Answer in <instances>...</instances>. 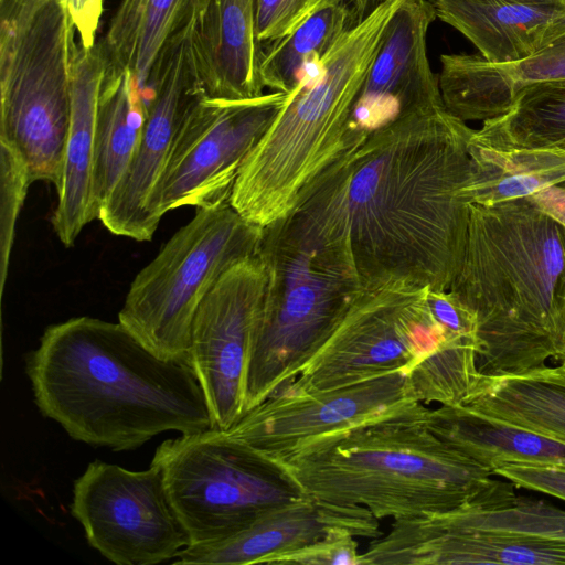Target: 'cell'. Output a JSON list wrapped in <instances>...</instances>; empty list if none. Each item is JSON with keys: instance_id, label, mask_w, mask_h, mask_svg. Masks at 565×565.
Listing matches in <instances>:
<instances>
[{"instance_id": "obj_1", "label": "cell", "mask_w": 565, "mask_h": 565, "mask_svg": "<svg viewBox=\"0 0 565 565\" xmlns=\"http://www.w3.org/2000/svg\"><path fill=\"white\" fill-rule=\"evenodd\" d=\"M473 131L444 103L409 110L371 132L271 226L362 285L403 278L448 290L469 222Z\"/></svg>"}, {"instance_id": "obj_2", "label": "cell", "mask_w": 565, "mask_h": 565, "mask_svg": "<svg viewBox=\"0 0 565 565\" xmlns=\"http://www.w3.org/2000/svg\"><path fill=\"white\" fill-rule=\"evenodd\" d=\"M25 373L40 413L94 447L134 450L164 431L215 428L190 364L157 356L119 321L49 326Z\"/></svg>"}, {"instance_id": "obj_3", "label": "cell", "mask_w": 565, "mask_h": 565, "mask_svg": "<svg viewBox=\"0 0 565 565\" xmlns=\"http://www.w3.org/2000/svg\"><path fill=\"white\" fill-rule=\"evenodd\" d=\"M476 317L479 370L521 375L565 355V224L529 196L470 204L448 289Z\"/></svg>"}, {"instance_id": "obj_4", "label": "cell", "mask_w": 565, "mask_h": 565, "mask_svg": "<svg viewBox=\"0 0 565 565\" xmlns=\"http://www.w3.org/2000/svg\"><path fill=\"white\" fill-rule=\"evenodd\" d=\"M402 1L386 0L353 23L288 94L231 192L230 204L248 223L265 228L288 217L332 166L366 140L352 114Z\"/></svg>"}, {"instance_id": "obj_5", "label": "cell", "mask_w": 565, "mask_h": 565, "mask_svg": "<svg viewBox=\"0 0 565 565\" xmlns=\"http://www.w3.org/2000/svg\"><path fill=\"white\" fill-rule=\"evenodd\" d=\"M428 407H411L321 439L284 465L309 495L362 505L380 519L445 512L484 494L497 479L436 436Z\"/></svg>"}, {"instance_id": "obj_6", "label": "cell", "mask_w": 565, "mask_h": 565, "mask_svg": "<svg viewBox=\"0 0 565 565\" xmlns=\"http://www.w3.org/2000/svg\"><path fill=\"white\" fill-rule=\"evenodd\" d=\"M67 6L0 0V142L24 161L31 182L60 183L77 43Z\"/></svg>"}, {"instance_id": "obj_7", "label": "cell", "mask_w": 565, "mask_h": 565, "mask_svg": "<svg viewBox=\"0 0 565 565\" xmlns=\"http://www.w3.org/2000/svg\"><path fill=\"white\" fill-rule=\"evenodd\" d=\"M259 252L269 282L247 361L245 413L295 381L363 286L328 254L275 226L263 228Z\"/></svg>"}, {"instance_id": "obj_8", "label": "cell", "mask_w": 565, "mask_h": 565, "mask_svg": "<svg viewBox=\"0 0 565 565\" xmlns=\"http://www.w3.org/2000/svg\"><path fill=\"white\" fill-rule=\"evenodd\" d=\"M262 236L230 201L196 209L136 275L118 321L157 356L189 363L201 302L231 266L259 249Z\"/></svg>"}, {"instance_id": "obj_9", "label": "cell", "mask_w": 565, "mask_h": 565, "mask_svg": "<svg viewBox=\"0 0 565 565\" xmlns=\"http://www.w3.org/2000/svg\"><path fill=\"white\" fill-rule=\"evenodd\" d=\"M151 462L190 545L230 537L306 494L282 462L217 428L162 441Z\"/></svg>"}, {"instance_id": "obj_10", "label": "cell", "mask_w": 565, "mask_h": 565, "mask_svg": "<svg viewBox=\"0 0 565 565\" xmlns=\"http://www.w3.org/2000/svg\"><path fill=\"white\" fill-rule=\"evenodd\" d=\"M428 289L403 278L363 285L319 351L279 394H312L406 372L445 333L429 308Z\"/></svg>"}, {"instance_id": "obj_11", "label": "cell", "mask_w": 565, "mask_h": 565, "mask_svg": "<svg viewBox=\"0 0 565 565\" xmlns=\"http://www.w3.org/2000/svg\"><path fill=\"white\" fill-rule=\"evenodd\" d=\"M288 94L270 92L247 99L204 96L178 134L166 169L148 202L156 232L161 217L182 206L230 201L238 171L285 106Z\"/></svg>"}, {"instance_id": "obj_12", "label": "cell", "mask_w": 565, "mask_h": 565, "mask_svg": "<svg viewBox=\"0 0 565 565\" xmlns=\"http://www.w3.org/2000/svg\"><path fill=\"white\" fill-rule=\"evenodd\" d=\"M72 515L88 544L117 565H154L191 544L156 463L132 471L102 460L74 481Z\"/></svg>"}, {"instance_id": "obj_13", "label": "cell", "mask_w": 565, "mask_h": 565, "mask_svg": "<svg viewBox=\"0 0 565 565\" xmlns=\"http://www.w3.org/2000/svg\"><path fill=\"white\" fill-rule=\"evenodd\" d=\"M198 23L174 35L161 50L143 85L147 120L120 181L98 218L114 235L151 241L148 202L171 156L178 134L193 107L206 96L195 45Z\"/></svg>"}, {"instance_id": "obj_14", "label": "cell", "mask_w": 565, "mask_h": 565, "mask_svg": "<svg viewBox=\"0 0 565 565\" xmlns=\"http://www.w3.org/2000/svg\"><path fill=\"white\" fill-rule=\"evenodd\" d=\"M268 282L258 249L221 276L194 316L189 364L217 429L228 430L245 414L247 361Z\"/></svg>"}, {"instance_id": "obj_15", "label": "cell", "mask_w": 565, "mask_h": 565, "mask_svg": "<svg viewBox=\"0 0 565 565\" xmlns=\"http://www.w3.org/2000/svg\"><path fill=\"white\" fill-rule=\"evenodd\" d=\"M415 403L407 392L406 372L399 371L330 391L275 395L225 431L284 463L321 439Z\"/></svg>"}, {"instance_id": "obj_16", "label": "cell", "mask_w": 565, "mask_h": 565, "mask_svg": "<svg viewBox=\"0 0 565 565\" xmlns=\"http://www.w3.org/2000/svg\"><path fill=\"white\" fill-rule=\"evenodd\" d=\"M436 19L431 1H402L355 104L356 130L369 136L409 110L443 103L438 74L427 54V34Z\"/></svg>"}, {"instance_id": "obj_17", "label": "cell", "mask_w": 565, "mask_h": 565, "mask_svg": "<svg viewBox=\"0 0 565 565\" xmlns=\"http://www.w3.org/2000/svg\"><path fill=\"white\" fill-rule=\"evenodd\" d=\"M337 532L372 540L383 535L379 519L365 507L331 503L306 493L267 511L230 537L182 548L173 563L271 564Z\"/></svg>"}, {"instance_id": "obj_18", "label": "cell", "mask_w": 565, "mask_h": 565, "mask_svg": "<svg viewBox=\"0 0 565 565\" xmlns=\"http://www.w3.org/2000/svg\"><path fill=\"white\" fill-rule=\"evenodd\" d=\"M428 564L565 565V543L455 529L423 514L395 520L359 556V565Z\"/></svg>"}, {"instance_id": "obj_19", "label": "cell", "mask_w": 565, "mask_h": 565, "mask_svg": "<svg viewBox=\"0 0 565 565\" xmlns=\"http://www.w3.org/2000/svg\"><path fill=\"white\" fill-rule=\"evenodd\" d=\"M106 70L100 42L93 47L77 43L71 73V115L52 225L61 243L71 247L99 212L95 203L93 172L97 106Z\"/></svg>"}, {"instance_id": "obj_20", "label": "cell", "mask_w": 565, "mask_h": 565, "mask_svg": "<svg viewBox=\"0 0 565 565\" xmlns=\"http://www.w3.org/2000/svg\"><path fill=\"white\" fill-rule=\"evenodd\" d=\"M439 89L446 109L463 121H484L505 114L523 87L565 79V33L537 54L507 64L480 54H443Z\"/></svg>"}, {"instance_id": "obj_21", "label": "cell", "mask_w": 565, "mask_h": 565, "mask_svg": "<svg viewBox=\"0 0 565 565\" xmlns=\"http://www.w3.org/2000/svg\"><path fill=\"white\" fill-rule=\"evenodd\" d=\"M436 17L468 39L488 62L529 58L565 33V4L508 0H431Z\"/></svg>"}, {"instance_id": "obj_22", "label": "cell", "mask_w": 565, "mask_h": 565, "mask_svg": "<svg viewBox=\"0 0 565 565\" xmlns=\"http://www.w3.org/2000/svg\"><path fill=\"white\" fill-rule=\"evenodd\" d=\"M195 45L207 96L247 99L264 94L255 0H212L198 23Z\"/></svg>"}, {"instance_id": "obj_23", "label": "cell", "mask_w": 565, "mask_h": 565, "mask_svg": "<svg viewBox=\"0 0 565 565\" xmlns=\"http://www.w3.org/2000/svg\"><path fill=\"white\" fill-rule=\"evenodd\" d=\"M425 423L441 440L493 475L505 463L565 468V443L465 405L427 408Z\"/></svg>"}, {"instance_id": "obj_24", "label": "cell", "mask_w": 565, "mask_h": 565, "mask_svg": "<svg viewBox=\"0 0 565 565\" xmlns=\"http://www.w3.org/2000/svg\"><path fill=\"white\" fill-rule=\"evenodd\" d=\"M149 102L140 79L110 65L100 85L93 172L95 203L100 212L128 168L140 140Z\"/></svg>"}, {"instance_id": "obj_25", "label": "cell", "mask_w": 565, "mask_h": 565, "mask_svg": "<svg viewBox=\"0 0 565 565\" xmlns=\"http://www.w3.org/2000/svg\"><path fill=\"white\" fill-rule=\"evenodd\" d=\"M212 0H121L100 44L110 65L145 85L166 44L200 22Z\"/></svg>"}, {"instance_id": "obj_26", "label": "cell", "mask_w": 565, "mask_h": 565, "mask_svg": "<svg viewBox=\"0 0 565 565\" xmlns=\"http://www.w3.org/2000/svg\"><path fill=\"white\" fill-rule=\"evenodd\" d=\"M469 156V204L491 205L565 183V149L499 148L471 136Z\"/></svg>"}, {"instance_id": "obj_27", "label": "cell", "mask_w": 565, "mask_h": 565, "mask_svg": "<svg viewBox=\"0 0 565 565\" xmlns=\"http://www.w3.org/2000/svg\"><path fill=\"white\" fill-rule=\"evenodd\" d=\"M350 0H318L289 32L264 46L260 77L271 92L290 94L355 23Z\"/></svg>"}, {"instance_id": "obj_28", "label": "cell", "mask_w": 565, "mask_h": 565, "mask_svg": "<svg viewBox=\"0 0 565 565\" xmlns=\"http://www.w3.org/2000/svg\"><path fill=\"white\" fill-rule=\"evenodd\" d=\"M484 416L565 443V382L537 372L488 375L465 404Z\"/></svg>"}, {"instance_id": "obj_29", "label": "cell", "mask_w": 565, "mask_h": 565, "mask_svg": "<svg viewBox=\"0 0 565 565\" xmlns=\"http://www.w3.org/2000/svg\"><path fill=\"white\" fill-rule=\"evenodd\" d=\"M444 329L439 343L406 371L407 392L422 404L465 405L484 382L479 370L482 344L475 329Z\"/></svg>"}, {"instance_id": "obj_30", "label": "cell", "mask_w": 565, "mask_h": 565, "mask_svg": "<svg viewBox=\"0 0 565 565\" xmlns=\"http://www.w3.org/2000/svg\"><path fill=\"white\" fill-rule=\"evenodd\" d=\"M472 137L499 148L565 149V79L523 87L505 114L482 121Z\"/></svg>"}, {"instance_id": "obj_31", "label": "cell", "mask_w": 565, "mask_h": 565, "mask_svg": "<svg viewBox=\"0 0 565 565\" xmlns=\"http://www.w3.org/2000/svg\"><path fill=\"white\" fill-rule=\"evenodd\" d=\"M504 482L458 508L430 513L441 524L468 531L535 537L565 543V510L520 497Z\"/></svg>"}, {"instance_id": "obj_32", "label": "cell", "mask_w": 565, "mask_h": 565, "mask_svg": "<svg viewBox=\"0 0 565 565\" xmlns=\"http://www.w3.org/2000/svg\"><path fill=\"white\" fill-rule=\"evenodd\" d=\"M29 170L10 146L0 142V291L3 292L15 226L28 188Z\"/></svg>"}, {"instance_id": "obj_33", "label": "cell", "mask_w": 565, "mask_h": 565, "mask_svg": "<svg viewBox=\"0 0 565 565\" xmlns=\"http://www.w3.org/2000/svg\"><path fill=\"white\" fill-rule=\"evenodd\" d=\"M318 0H255L256 36L263 46L296 26Z\"/></svg>"}, {"instance_id": "obj_34", "label": "cell", "mask_w": 565, "mask_h": 565, "mask_svg": "<svg viewBox=\"0 0 565 565\" xmlns=\"http://www.w3.org/2000/svg\"><path fill=\"white\" fill-rule=\"evenodd\" d=\"M355 536L337 532L305 546L281 555L273 561L274 565H359Z\"/></svg>"}, {"instance_id": "obj_35", "label": "cell", "mask_w": 565, "mask_h": 565, "mask_svg": "<svg viewBox=\"0 0 565 565\" xmlns=\"http://www.w3.org/2000/svg\"><path fill=\"white\" fill-rule=\"evenodd\" d=\"M515 487L541 492L565 501V468L505 463L494 470Z\"/></svg>"}, {"instance_id": "obj_36", "label": "cell", "mask_w": 565, "mask_h": 565, "mask_svg": "<svg viewBox=\"0 0 565 565\" xmlns=\"http://www.w3.org/2000/svg\"><path fill=\"white\" fill-rule=\"evenodd\" d=\"M104 0H67L66 6L84 47L96 44Z\"/></svg>"}, {"instance_id": "obj_37", "label": "cell", "mask_w": 565, "mask_h": 565, "mask_svg": "<svg viewBox=\"0 0 565 565\" xmlns=\"http://www.w3.org/2000/svg\"><path fill=\"white\" fill-rule=\"evenodd\" d=\"M537 206L565 224V186H547L529 196Z\"/></svg>"}, {"instance_id": "obj_38", "label": "cell", "mask_w": 565, "mask_h": 565, "mask_svg": "<svg viewBox=\"0 0 565 565\" xmlns=\"http://www.w3.org/2000/svg\"><path fill=\"white\" fill-rule=\"evenodd\" d=\"M386 0H350L355 22L363 20Z\"/></svg>"}, {"instance_id": "obj_39", "label": "cell", "mask_w": 565, "mask_h": 565, "mask_svg": "<svg viewBox=\"0 0 565 565\" xmlns=\"http://www.w3.org/2000/svg\"><path fill=\"white\" fill-rule=\"evenodd\" d=\"M536 372L547 377L565 382V355L559 362H557L555 366L546 365L540 370H536Z\"/></svg>"}, {"instance_id": "obj_40", "label": "cell", "mask_w": 565, "mask_h": 565, "mask_svg": "<svg viewBox=\"0 0 565 565\" xmlns=\"http://www.w3.org/2000/svg\"><path fill=\"white\" fill-rule=\"evenodd\" d=\"M523 3H547V4H565V0H508Z\"/></svg>"}, {"instance_id": "obj_41", "label": "cell", "mask_w": 565, "mask_h": 565, "mask_svg": "<svg viewBox=\"0 0 565 565\" xmlns=\"http://www.w3.org/2000/svg\"><path fill=\"white\" fill-rule=\"evenodd\" d=\"M57 1L63 2V3H65V4H66V2H67V0H57Z\"/></svg>"}, {"instance_id": "obj_42", "label": "cell", "mask_w": 565, "mask_h": 565, "mask_svg": "<svg viewBox=\"0 0 565 565\" xmlns=\"http://www.w3.org/2000/svg\"><path fill=\"white\" fill-rule=\"evenodd\" d=\"M562 185H564V186H565V183H564V184H562Z\"/></svg>"}]
</instances>
